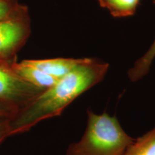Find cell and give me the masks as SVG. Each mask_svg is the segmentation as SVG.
Here are the masks:
<instances>
[{
    "label": "cell",
    "instance_id": "obj_1",
    "mask_svg": "<svg viewBox=\"0 0 155 155\" xmlns=\"http://www.w3.org/2000/svg\"><path fill=\"white\" fill-rule=\"evenodd\" d=\"M108 66L106 63L86 58L10 119V136L27 132L39 122L61 115L78 97L104 79Z\"/></svg>",
    "mask_w": 155,
    "mask_h": 155
},
{
    "label": "cell",
    "instance_id": "obj_2",
    "mask_svg": "<svg viewBox=\"0 0 155 155\" xmlns=\"http://www.w3.org/2000/svg\"><path fill=\"white\" fill-rule=\"evenodd\" d=\"M85 132L71 144L65 155H123L135 139L124 130L116 116L87 111Z\"/></svg>",
    "mask_w": 155,
    "mask_h": 155
},
{
    "label": "cell",
    "instance_id": "obj_3",
    "mask_svg": "<svg viewBox=\"0 0 155 155\" xmlns=\"http://www.w3.org/2000/svg\"><path fill=\"white\" fill-rule=\"evenodd\" d=\"M14 61L0 58V101L17 114L44 90L23 80L13 69Z\"/></svg>",
    "mask_w": 155,
    "mask_h": 155
},
{
    "label": "cell",
    "instance_id": "obj_4",
    "mask_svg": "<svg viewBox=\"0 0 155 155\" xmlns=\"http://www.w3.org/2000/svg\"><path fill=\"white\" fill-rule=\"evenodd\" d=\"M31 32L29 12L0 21V58L15 61V56Z\"/></svg>",
    "mask_w": 155,
    "mask_h": 155
},
{
    "label": "cell",
    "instance_id": "obj_5",
    "mask_svg": "<svg viewBox=\"0 0 155 155\" xmlns=\"http://www.w3.org/2000/svg\"><path fill=\"white\" fill-rule=\"evenodd\" d=\"M85 60L86 58H59L45 60H25V62L59 80L68 74Z\"/></svg>",
    "mask_w": 155,
    "mask_h": 155
},
{
    "label": "cell",
    "instance_id": "obj_6",
    "mask_svg": "<svg viewBox=\"0 0 155 155\" xmlns=\"http://www.w3.org/2000/svg\"><path fill=\"white\" fill-rule=\"evenodd\" d=\"M12 68L23 80L44 91L54 86L58 81L55 78L26 63L25 61L20 63L15 61L12 63Z\"/></svg>",
    "mask_w": 155,
    "mask_h": 155
},
{
    "label": "cell",
    "instance_id": "obj_7",
    "mask_svg": "<svg viewBox=\"0 0 155 155\" xmlns=\"http://www.w3.org/2000/svg\"><path fill=\"white\" fill-rule=\"evenodd\" d=\"M114 17H125L134 14L139 0H98Z\"/></svg>",
    "mask_w": 155,
    "mask_h": 155
},
{
    "label": "cell",
    "instance_id": "obj_8",
    "mask_svg": "<svg viewBox=\"0 0 155 155\" xmlns=\"http://www.w3.org/2000/svg\"><path fill=\"white\" fill-rule=\"evenodd\" d=\"M123 155H155V127L135 139Z\"/></svg>",
    "mask_w": 155,
    "mask_h": 155
},
{
    "label": "cell",
    "instance_id": "obj_9",
    "mask_svg": "<svg viewBox=\"0 0 155 155\" xmlns=\"http://www.w3.org/2000/svg\"><path fill=\"white\" fill-rule=\"evenodd\" d=\"M155 3V0H153ZM155 58V40L147 52L138 61H136L134 66L128 71V76L132 82L140 80L145 76L150 70L152 62Z\"/></svg>",
    "mask_w": 155,
    "mask_h": 155
},
{
    "label": "cell",
    "instance_id": "obj_10",
    "mask_svg": "<svg viewBox=\"0 0 155 155\" xmlns=\"http://www.w3.org/2000/svg\"><path fill=\"white\" fill-rule=\"evenodd\" d=\"M28 7L18 0H0V21L16 17L28 12Z\"/></svg>",
    "mask_w": 155,
    "mask_h": 155
},
{
    "label": "cell",
    "instance_id": "obj_11",
    "mask_svg": "<svg viewBox=\"0 0 155 155\" xmlns=\"http://www.w3.org/2000/svg\"><path fill=\"white\" fill-rule=\"evenodd\" d=\"M10 137V119H0V145Z\"/></svg>",
    "mask_w": 155,
    "mask_h": 155
},
{
    "label": "cell",
    "instance_id": "obj_12",
    "mask_svg": "<svg viewBox=\"0 0 155 155\" xmlns=\"http://www.w3.org/2000/svg\"><path fill=\"white\" fill-rule=\"evenodd\" d=\"M15 114L12 108L0 101V119H12Z\"/></svg>",
    "mask_w": 155,
    "mask_h": 155
}]
</instances>
